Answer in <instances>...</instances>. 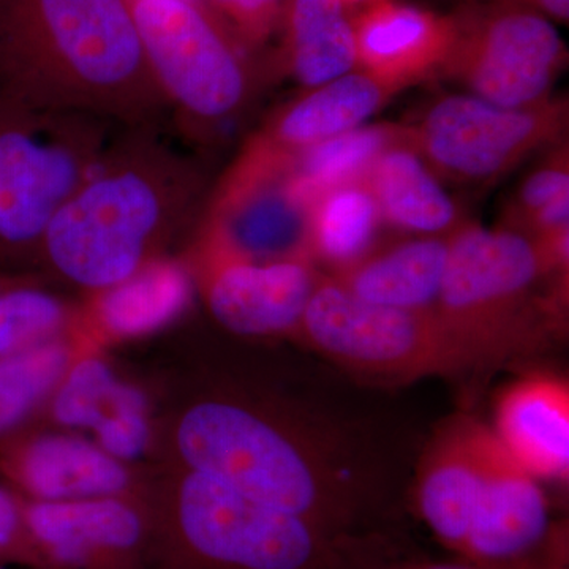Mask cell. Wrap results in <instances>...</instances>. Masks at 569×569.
I'll use <instances>...</instances> for the list:
<instances>
[{
  "label": "cell",
  "mask_w": 569,
  "mask_h": 569,
  "mask_svg": "<svg viewBox=\"0 0 569 569\" xmlns=\"http://www.w3.org/2000/svg\"><path fill=\"white\" fill-rule=\"evenodd\" d=\"M153 463L216 479L346 537L397 533L346 441L274 389L204 359L168 378Z\"/></svg>",
  "instance_id": "obj_1"
},
{
  "label": "cell",
  "mask_w": 569,
  "mask_h": 569,
  "mask_svg": "<svg viewBox=\"0 0 569 569\" xmlns=\"http://www.w3.org/2000/svg\"><path fill=\"white\" fill-rule=\"evenodd\" d=\"M162 126L119 127L51 220L41 279L86 298L162 260L181 241L203 208L208 173Z\"/></svg>",
  "instance_id": "obj_2"
},
{
  "label": "cell",
  "mask_w": 569,
  "mask_h": 569,
  "mask_svg": "<svg viewBox=\"0 0 569 569\" xmlns=\"http://www.w3.org/2000/svg\"><path fill=\"white\" fill-rule=\"evenodd\" d=\"M0 97L118 127L171 114L127 0H0Z\"/></svg>",
  "instance_id": "obj_3"
},
{
  "label": "cell",
  "mask_w": 569,
  "mask_h": 569,
  "mask_svg": "<svg viewBox=\"0 0 569 569\" xmlns=\"http://www.w3.org/2000/svg\"><path fill=\"white\" fill-rule=\"evenodd\" d=\"M153 569H373L403 533L346 537L254 501L216 479L153 463Z\"/></svg>",
  "instance_id": "obj_4"
},
{
  "label": "cell",
  "mask_w": 569,
  "mask_h": 569,
  "mask_svg": "<svg viewBox=\"0 0 569 569\" xmlns=\"http://www.w3.org/2000/svg\"><path fill=\"white\" fill-rule=\"evenodd\" d=\"M550 271L538 242L508 228L463 222L451 233L436 313L475 367L529 353L561 318L563 295H539Z\"/></svg>",
  "instance_id": "obj_5"
},
{
  "label": "cell",
  "mask_w": 569,
  "mask_h": 569,
  "mask_svg": "<svg viewBox=\"0 0 569 569\" xmlns=\"http://www.w3.org/2000/svg\"><path fill=\"white\" fill-rule=\"evenodd\" d=\"M119 127L0 97V272L39 276L51 220Z\"/></svg>",
  "instance_id": "obj_6"
},
{
  "label": "cell",
  "mask_w": 569,
  "mask_h": 569,
  "mask_svg": "<svg viewBox=\"0 0 569 569\" xmlns=\"http://www.w3.org/2000/svg\"><path fill=\"white\" fill-rule=\"evenodd\" d=\"M127 6L179 129L206 144L252 100L254 74L244 48L203 0H127Z\"/></svg>",
  "instance_id": "obj_7"
},
{
  "label": "cell",
  "mask_w": 569,
  "mask_h": 569,
  "mask_svg": "<svg viewBox=\"0 0 569 569\" xmlns=\"http://www.w3.org/2000/svg\"><path fill=\"white\" fill-rule=\"evenodd\" d=\"M298 337L358 376L376 380L452 377L477 370L436 310L369 305L321 274Z\"/></svg>",
  "instance_id": "obj_8"
},
{
  "label": "cell",
  "mask_w": 569,
  "mask_h": 569,
  "mask_svg": "<svg viewBox=\"0 0 569 569\" xmlns=\"http://www.w3.org/2000/svg\"><path fill=\"white\" fill-rule=\"evenodd\" d=\"M452 17L455 43L441 74L498 107H533L552 97L568 63L552 21L526 7L486 0H471Z\"/></svg>",
  "instance_id": "obj_9"
},
{
  "label": "cell",
  "mask_w": 569,
  "mask_h": 569,
  "mask_svg": "<svg viewBox=\"0 0 569 569\" xmlns=\"http://www.w3.org/2000/svg\"><path fill=\"white\" fill-rule=\"evenodd\" d=\"M568 118V100L560 97L533 107L505 108L452 93L408 127L411 146L433 173L459 183H488L531 153L563 141Z\"/></svg>",
  "instance_id": "obj_10"
},
{
  "label": "cell",
  "mask_w": 569,
  "mask_h": 569,
  "mask_svg": "<svg viewBox=\"0 0 569 569\" xmlns=\"http://www.w3.org/2000/svg\"><path fill=\"white\" fill-rule=\"evenodd\" d=\"M312 206L293 156L250 138L213 192L200 231L247 260L312 261Z\"/></svg>",
  "instance_id": "obj_11"
},
{
  "label": "cell",
  "mask_w": 569,
  "mask_h": 569,
  "mask_svg": "<svg viewBox=\"0 0 569 569\" xmlns=\"http://www.w3.org/2000/svg\"><path fill=\"white\" fill-rule=\"evenodd\" d=\"M26 523L39 569H153L159 520L152 489L140 496L29 501Z\"/></svg>",
  "instance_id": "obj_12"
},
{
  "label": "cell",
  "mask_w": 569,
  "mask_h": 569,
  "mask_svg": "<svg viewBox=\"0 0 569 569\" xmlns=\"http://www.w3.org/2000/svg\"><path fill=\"white\" fill-rule=\"evenodd\" d=\"M187 263L209 316L242 337H298L321 272L309 260L252 261L200 231Z\"/></svg>",
  "instance_id": "obj_13"
},
{
  "label": "cell",
  "mask_w": 569,
  "mask_h": 569,
  "mask_svg": "<svg viewBox=\"0 0 569 569\" xmlns=\"http://www.w3.org/2000/svg\"><path fill=\"white\" fill-rule=\"evenodd\" d=\"M0 481L24 500L59 503L148 493L152 470L112 458L77 432L32 425L0 443Z\"/></svg>",
  "instance_id": "obj_14"
},
{
  "label": "cell",
  "mask_w": 569,
  "mask_h": 569,
  "mask_svg": "<svg viewBox=\"0 0 569 569\" xmlns=\"http://www.w3.org/2000/svg\"><path fill=\"white\" fill-rule=\"evenodd\" d=\"M358 69L406 89L440 73L456 37L455 17L381 0L351 17Z\"/></svg>",
  "instance_id": "obj_15"
},
{
  "label": "cell",
  "mask_w": 569,
  "mask_h": 569,
  "mask_svg": "<svg viewBox=\"0 0 569 569\" xmlns=\"http://www.w3.org/2000/svg\"><path fill=\"white\" fill-rule=\"evenodd\" d=\"M511 458L538 481L569 479V385L533 373L501 389L489 426Z\"/></svg>",
  "instance_id": "obj_16"
},
{
  "label": "cell",
  "mask_w": 569,
  "mask_h": 569,
  "mask_svg": "<svg viewBox=\"0 0 569 569\" xmlns=\"http://www.w3.org/2000/svg\"><path fill=\"white\" fill-rule=\"evenodd\" d=\"M479 426L449 419L427 445L413 489V509L441 548L458 553L481 485Z\"/></svg>",
  "instance_id": "obj_17"
},
{
  "label": "cell",
  "mask_w": 569,
  "mask_h": 569,
  "mask_svg": "<svg viewBox=\"0 0 569 569\" xmlns=\"http://www.w3.org/2000/svg\"><path fill=\"white\" fill-rule=\"evenodd\" d=\"M400 91L392 82L355 69L280 107L252 140L271 151L296 156L365 126Z\"/></svg>",
  "instance_id": "obj_18"
},
{
  "label": "cell",
  "mask_w": 569,
  "mask_h": 569,
  "mask_svg": "<svg viewBox=\"0 0 569 569\" xmlns=\"http://www.w3.org/2000/svg\"><path fill=\"white\" fill-rule=\"evenodd\" d=\"M194 288L189 266L164 257L114 287L86 296V331L103 348L153 335L186 312Z\"/></svg>",
  "instance_id": "obj_19"
},
{
  "label": "cell",
  "mask_w": 569,
  "mask_h": 569,
  "mask_svg": "<svg viewBox=\"0 0 569 569\" xmlns=\"http://www.w3.org/2000/svg\"><path fill=\"white\" fill-rule=\"evenodd\" d=\"M451 233L421 236L377 249L329 271L348 293L369 305L402 310L436 309L447 272Z\"/></svg>",
  "instance_id": "obj_20"
},
{
  "label": "cell",
  "mask_w": 569,
  "mask_h": 569,
  "mask_svg": "<svg viewBox=\"0 0 569 569\" xmlns=\"http://www.w3.org/2000/svg\"><path fill=\"white\" fill-rule=\"evenodd\" d=\"M383 223L421 236L448 234L463 223L458 204L411 142L377 157L365 178Z\"/></svg>",
  "instance_id": "obj_21"
},
{
  "label": "cell",
  "mask_w": 569,
  "mask_h": 569,
  "mask_svg": "<svg viewBox=\"0 0 569 569\" xmlns=\"http://www.w3.org/2000/svg\"><path fill=\"white\" fill-rule=\"evenodd\" d=\"M283 63L307 89L358 69L353 24L342 0H288Z\"/></svg>",
  "instance_id": "obj_22"
},
{
  "label": "cell",
  "mask_w": 569,
  "mask_h": 569,
  "mask_svg": "<svg viewBox=\"0 0 569 569\" xmlns=\"http://www.w3.org/2000/svg\"><path fill=\"white\" fill-rule=\"evenodd\" d=\"M92 347L100 346L80 332L0 358V443L39 421L69 367Z\"/></svg>",
  "instance_id": "obj_23"
},
{
  "label": "cell",
  "mask_w": 569,
  "mask_h": 569,
  "mask_svg": "<svg viewBox=\"0 0 569 569\" xmlns=\"http://www.w3.org/2000/svg\"><path fill=\"white\" fill-rule=\"evenodd\" d=\"M86 331L81 305L51 291L36 274H11L0 288V358Z\"/></svg>",
  "instance_id": "obj_24"
},
{
  "label": "cell",
  "mask_w": 569,
  "mask_h": 569,
  "mask_svg": "<svg viewBox=\"0 0 569 569\" xmlns=\"http://www.w3.org/2000/svg\"><path fill=\"white\" fill-rule=\"evenodd\" d=\"M142 392L119 377L114 366L104 358L102 347H92L69 367L36 425L92 432L103 419Z\"/></svg>",
  "instance_id": "obj_25"
},
{
  "label": "cell",
  "mask_w": 569,
  "mask_h": 569,
  "mask_svg": "<svg viewBox=\"0 0 569 569\" xmlns=\"http://www.w3.org/2000/svg\"><path fill=\"white\" fill-rule=\"evenodd\" d=\"M380 211L365 181L343 183L321 193L310 213V258L329 271L346 268L373 249Z\"/></svg>",
  "instance_id": "obj_26"
},
{
  "label": "cell",
  "mask_w": 569,
  "mask_h": 569,
  "mask_svg": "<svg viewBox=\"0 0 569 569\" xmlns=\"http://www.w3.org/2000/svg\"><path fill=\"white\" fill-rule=\"evenodd\" d=\"M402 142H411L408 126H361L296 153V178L310 200L316 201L335 187L361 181L380 153Z\"/></svg>",
  "instance_id": "obj_27"
},
{
  "label": "cell",
  "mask_w": 569,
  "mask_h": 569,
  "mask_svg": "<svg viewBox=\"0 0 569 569\" xmlns=\"http://www.w3.org/2000/svg\"><path fill=\"white\" fill-rule=\"evenodd\" d=\"M550 151L516 187L503 211V228L520 233L535 213L569 193L568 144L561 141Z\"/></svg>",
  "instance_id": "obj_28"
},
{
  "label": "cell",
  "mask_w": 569,
  "mask_h": 569,
  "mask_svg": "<svg viewBox=\"0 0 569 569\" xmlns=\"http://www.w3.org/2000/svg\"><path fill=\"white\" fill-rule=\"evenodd\" d=\"M203 3L247 51L264 44L282 26L288 0H203Z\"/></svg>",
  "instance_id": "obj_29"
},
{
  "label": "cell",
  "mask_w": 569,
  "mask_h": 569,
  "mask_svg": "<svg viewBox=\"0 0 569 569\" xmlns=\"http://www.w3.org/2000/svg\"><path fill=\"white\" fill-rule=\"evenodd\" d=\"M0 565L21 569H39L22 498L0 481Z\"/></svg>",
  "instance_id": "obj_30"
},
{
  "label": "cell",
  "mask_w": 569,
  "mask_h": 569,
  "mask_svg": "<svg viewBox=\"0 0 569 569\" xmlns=\"http://www.w3.org/2000/svg\"><path fill=\"white\" fill-rule=\"evenodd\" d=\"M376 569H473L458 560H433L415 548L411 541L397 549L391 556L381 561Z\"/></svg>",
  "instance_id": "obj_31"
},
{
  "label": "cell",
  "mask_w": 569,
  "mask_h": 569,
  "mask_svg": "<svg viewBox=\"0 0 569 569\" xmlns=\"http://www.w3.org/2000/svg\"><path fill=\"white\" fill-rule=\"evenodd\" d=\"M486 2H503L526 7V9L538 11L552 22L567 24L569 20V0H486Z\"/></svg>",
  "instance_id": "obj_32"
},
{
  "label": "cell",
  "mask_w": 569,
  "mask_h": 569,
  "mask_svg": "<svg viewBox=\"0 0 569 569\" xmlns=\"http://www.w3.org/2000/svg\"><path fill=\"white\" fill-rule=\"evenodd\" d=\"M346 3L347 9L350 10L351 7H367L372 6V3L381 2V0H342Z\"/></svg>",
  "instance_id": "obj_33"
},
{
  "label": "cell",
  "mask_w": 569,
  "mask_h": 569,
  "mask_svg": "<svg viewBox=\"0 0 569 569\" xmlns=\"http://www.w3.org/2000/svg\"><path fill=\"white\" fill-rule=\"evenodd\" d=\"M11 274H6V272H0V288L3 287V283L7 282V280H9V277Z\"/></svg>",
  "instance_id": "obj_34"
},
{
  "label": "cell",
  "mask_w": 569,
  "mask_h": 569,
  "mask_svg": "<svg viewBox=\"0 0 569 569\" xmlns=\"http://www.w3.org/2000/svg\"><path fill=\"white\" fill-rule=\"evenodd\" d=\"M0 569H21V568L6 567V565H0Z\"/></svg>",
  "instance_id": "obj_35"
}]
</instances>
